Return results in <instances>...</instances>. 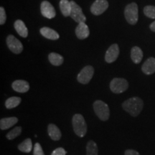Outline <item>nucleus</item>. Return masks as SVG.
<instances>
[{
	"instance_id": "1",
	"label": "nucleus",
	"mask_w": 155,
	"mask_h": 155,
	"mask_svg": "<svg viewBox=\"0 0 155 155\" xmlns=\"http://www.w3.org/2000/svg\"><path fill=\"white\" fill-rule=\"evenodd\" d=\"M144 107V102L139 97H132L122 104V108L125 111L134 117L138 116Z\"/></svg>"
},
{
	"instance_id": "2",
	"label": "nucleus",
	"mask_w": 155,
	"mask_h": 155,
	"mask_svg": "<svg viewBox=\"0 0 155 155\" xmlns=\"http://www.w3.org/2000/svg\"><path fill=\"white\" fill-rule=\"evenodd\" d=\"M73 127L74 132L78 137H83L86 134L88 127L83 116L80 114H76L73 117Z\"/></svg>"
},
{
	"instance_id": "3",
	"label": "nucleus",
	"mask_w": 155,
	"mask_h": 155,
	"mask_svg": "<svg viewBox=\"0 0 155 155\" xmlns=\"http://www.w3.org/2000/svg\"><path fill=\"white\" fill-rule=\"evenodd\" d=\"M94 109L96 116L101 121H107L110 116V110L106 103L101 100H97L94 103Z\"/></svg>"
},
{
	"instance_id": "4",
	"label": "nucleus",
	"mask_w": 155,
	"mask_h": 155,
	"mask_svg": "<svg viewBox=\"0 0 155 155\" xmlns=\"http://www.w3.org/2000/svg\"><path fill=\"white\" fill-rule=\"evenodd\" d=\"M124 15L128 23L130 25L137 24L139 19L138 5L134 2L128 5L125 7Z\"/></svg>"
},
{
	"instance_id": "5",
	"label": "nucleus",
	"mask_w": 155,
	"mask_h": 155,
	"mask_svg": "<svg viewBox=\"0 0 155 155\" xmlns=\"http://www.w3.org/2000/svg\"><path fill=\"white\" fill-rule=\"evenodd\" d=\"M129 88V83L124 78H116L110 83V89L114 94H121Z\"/></svg>"
},
{
	"instance_id": "6",
	"label": "nucleus",
	"mask_w": 155,
	"mask_h": 155,
	"mask_svg": "<svg viewBox=\"0 0 155 155\" xmlns=\"http://www.w3.org/2000/svg\"><path fill=\"white\" fill-rule=\"evenodd\" d=\"M71 14H70V17H72L73 20L75 22L79 23L81 22H85L86 20V17L83 14L82 9L79 5H78L76 2L74 1L71 2Z\"/></svg>"
},
{
	"instance_id": "7",
	"label": "nucleus",
	"mask_w": 155,
	"mask_h": 155,
	"mask_svg": "<svg viewBox=\"0 0 155 155\" xmlns=\"http://www.w3.org/2000/svg\"><path fill=\"white\" fill-rule=\"evenodd\" d=\"M94 74V68L91 65H87L81 70V72L78 75L77 80L82 84H87L92 79Z\"/></svg>"
},
{
	"instance_id": "8",
	"label": "nucleus",
	"mask_w": 155,
	"mask_h": 155,
	"mask_svg": "<svg viewBox=\"0 0 155 155\" xmlns=\"http://www.w3.org/2000/svg\"><path fill=\"white\" fill-rule=\"evenodd\" d=\"M7 45L9 49L15 54H19L22 52L23 45L18 39L14 35H9L7 38Z\"/></svg>"
},
{
	"instance_id": "9",
	"label": "nucleus",
	"mask_w": 155,
	"mask_h": 155,
	"mask_svg": "<svg viewBox=\"0 0 155 155\" xmlns=\"http://www.w3.org/2000/svg\"><path fill=\"white\" fill-rule=\"evenodd\" d=\"M108 7V2L106 0H96L91 7V12L93 15H101L105 12Z\"/></svg>"
},
{
	"instance_id": "10",
	"label": "nucleus",
	"mask_w": 155,
	"mask_h": 155,
	"mask_svg": "<svg viewBox=\"0 0 155 155\" xmlns=\"http://www.w3.org/2000/svg\"><path fill=\"white\" fill-rule=\"evenodd\" d=\"M40 11H41L42 16L48 19H53L55 17L56 12L55 8L51 5V3H50L48 1H43L41 3Z\"/></svg>"
},
{
	"instance_id": "11",
	"label": "nucleus",
	"mask_w": 155,
	"mask_h": 155,
	"mask_svg": "<svg viewBox=\"0 0 155 155\" xmlns=\"http://www.w3.org/2000/svg\"><path fill=\"white\" fill-rule=\"evenodd\" d=\"M119 55V48L117 44H113L106 51L105 60L106 63H112L116 61Z\"/></svg>"
},
{
	"instance_id": "12",
	"label": "nucleus",
	"mask_w": 155,
	"mask_h": 155,
	"mask_svg": "<svg viewBox=\"0 0 155 155\" xmlns=\"http://www.w3.org/2000/svg\"><path fill=\"white\" fill-rule=\"evenodd\" d=\"M75 35L77 38L80 40H84L88 38L90 35V30H89L88 25L85 22L79 23L75 29Z\"/></svg>"
},
{
	"instance_id": "13",
	"label": "nucleus",
	"mask_w": 155,
	"mask_h": 155,
	"mask_svg": "<svg viewBox=\"0 0 155 155\" xmlns=\"http://www.w3.org/2000/svg\"><path fill=\"white\" fill-rule=\"evenodd\" d=\"M141 71L146 75H152L155 73V58H149L141 66Z\"/></svg>"
},
{
	"instance_id": "14",
	"label": "nucleus",
	"mask_w": 155,
	"mask_h": 155,
	"mask_svg": "<svg viewBox=\"0 0 155 155\" xmlns=\"http://www.w3.org/2000/svg\"><path fill=\"white\" fill-rule=\"evenodd\" d=\"M13 90L18 93H26L30 89V85L28 82L23 80H17L14 81L12 85Z\"/></svg>"
},
{
	"instance_id": "15",
	"label": "nucleus",
	"mask_w": 155,
	"mask_h": 155,
	"mask_svg": "<svg viewBox=\"0 0 155 155\" xmlns=\"http://www.w3.org/2000/svg\"><path fill=\"white\" fill-rule=\"evenodd\" d=\"M40 34L44 37V38L49 39V40H57L60 38L59 34H58L55 30H54L51 28H46V27H45V28H42L40 29Z\"/></svg>"
},
{
	"instance_id": "16",
	"label": "nucleus",
	"mask_w": 155,
	"mask_h": 155,
	"mask_svg": "<svg viewBox=\"0 0 155 155\" xmlns=\"http://www.w3.org/2000/svg\"><path fill=\"white\" fill-rule=\"evenodd\" d=\"M48 131L49 137L53 141H58L61 138V132L57 126L53 124H50L48 127Z\"/></svg>"
},
{
	"instance_id": "17",
	"label": "nucleus",
	"mask_w": 155,
	"mask_h": 155,
	"mask_svg": "<svg viewBox=\"0 0 155 155\" xmlns=\"http://www.w3.org/2000/svg\"><path fill=\"white\" fill-rule=\"evenodd\" d=\"M15 30L17 31V32L19 35L22 38H26L28 35V30L27 28L26 25H25V23L23 22V21L20 20V19H17L15 21V25H14Z\"/></svg>"
},
{
	"instance_id": "18",
	"label": "nucleus",
	"mask_w": 155,
	"mask_h": 155,
	"mask_svg": "<svg viewBox=\"0 0 155 155\" xmlns=\"http://www.w3.org/2000/svg\"><path fill=\"white\" fill-rule=\"evenodd\" d=\"M18 122V119L17 117L3 118L0 120V129L2 130H6L9 128L13 127Z\"/></svg>"
},
{
	"instance_id": "19",
	"label": "nucleus",
	"mask_w": 155,
	"mask_h": 155,
	"mask_svg": "<svg viewBox=\"0 0 155 155\" xmlns=\"http://www.w3.org/2000/svg\"><path fill=\"white\" fill-rule=\"evenodd\" d=\"M131 58L135 64L141 63L143 58V52L140 48L134 46L131 48Z\"/></svg>"
},
{
	"instance_id": "20",
	"label": "nucleus",
	"mask_w": 155,
	"mask_h": 155,
	"mask_svg": "<svg viewBox=\"0 0 155 155\" xmlns=\"http://www.w3.org/2000/svg\"><path fill=\"white\" fill-rule=\"evenodd\" d=\"M48 59H49L50 63L52 65H55V66H59L61 65L64 62V58L60 54L55 53H51L48 55Z\"/></svg>"
},
{
	"instance_id": "21",
	"label": "nucleus",
	"mask_w": 155,
	"mask_h": 155,
	"mask_svg": "<svg viewBox=\"0 0 155 155\" xmlns=\"http://www.w3.org/2000/svg\"><path fill=\"white\" fill-rule=\"evenodd\" d=\"M60 9L64 17H70L71 10V2H69L68 0H61Z\"/></svg>"
},
{
	"instance_id": "22",
	"label": "nucleus",
	"mask_w": 155,
	"mask_h": 155,
	"mask_svg": "<svg viewBox=\"0 0 155 155\" xmlns=\"http://www.w3.org/2000/svg\"><path fill=\"white\" fill-rule=\"evenodd\" d=\"M21 98L17 96H13L10 97V98H7L5 101V106L7 109H12V108H14L17 107V106L19 105V104L21 103Z\"/></svg>"
},
{
	"instance_id": "23",
	"label": "nucleus",
	"mask_w": 155,
	"mask_h": 155,
	"mask_svg": "<svg viewBox=\"0 0 155 155\" xmlns=\"http://www.w3.org/2000/svg\"><path fill=\"white\" fill-rule=\"evenodd\" d=\"M18 149L19 151L24 153H30L32 149V143L31 139L28 138L23 141L21 144L18 145Z\"/></svg>"
},
{
	"instance_id": "24",
	"label": "nucleus",
	"mask_w": 155,
	"mask_h": 155,
	"mask_svg": "<svg viewBox=\"0 0 155 155\" xmlns=\"http://www.w3.org/2000/svg\"><path fill=\"white\" fill-rule=\"evenodd\" d=\"M98 149L95 141H89L86 146V155H98Z\"/></svg>"
},
{
	"instance_id": "25",
	"label": "nucleus",
	"mask_w": 155,
	"mask_h": 155,
	"mask_svg": "<svg viewBox=\"0 0 155 155\" xmlns=\"http://www.w3.org/2000/svg\"><path fill=\"white\" fill-rule=\"evenodd\" d=\"M21 133H22V128H21V127H17L9 131L6 137L9 140H12V139H15L18 136L20 135Z\"/></svg>"
},
{
	"instance_id": "26",
	"label": "nucleus",
	"mask_w": 155,
	"mask_h": 155,
	"mask_svg": "<svg viewBox=\"0 0 155 155\" xmlns=\"http://www.w3.org/2000/svg\"><path fill=\"white\" fill-rule=\"evenodd\" d=\"M144 13L147 17L151 19H155V7L149 5L144 8Z\"/></svg>"
},
{
	"instance_id": "27",
	"label": "nucleus",
	"mask_w": 155,
	"mask_h": 155,
	"mask_svg": "<svg viewBox=\"0 0 155 155\" xmlns=\"http://www.w3.org/2000/svg\"><path fill=\"white\" fill-rule=\"evenodd\" d=\"M33 155H45L41 145H40V144H39L38 142H37L35 145Z\"/></svg>"
},
{
	"instance_id": "28",
	"label": "nucleus",
	"mask_w": 155,
	"mask_h": 155,
	"mask_svg": "<svg viewBox=\"0 0 155 155\" xmlns=\"http://www.w3.org/2000/svg\"><path fill=\"white\" fill-rule=\"evenodd\" d=\"M7 20V15H6L5 9L3 7H0V25H2L6 22Z\"/></svg>"
},
{
	"instance_id": "29",
	"label": "nucleus",
	"mask_w": 155,
	"mask_h": 155,
	"mask_svg": "<svg viewBox=\"0 0 155 155\" xmlns=\"http://www.w3.org/2000/svg\"><path fill=\"white\" fill-rule=\"evenodd\" d=\"M67 152L64 150L62 147H59V148L55 149V150L52 152L51 155H66Z\"/></svg>"
},
{
	"instance_id": "30",
	"label": "nucleus",
	"mask_w": 155,
	"mask_h": 155,
	"mask_svg": "<svg viewBox=\"0 0 155 155\" xmlns=\"http://www.w3.org/2000/svg\"><path fill=\"white\" fill-rule=\"evenodd\" d=\"M124 155H140L137 151L134 150H127L125 151Z\"/></svg>"
},
{
	"instance_id": "31",
	"label": "nucleus",
	"mask_w": 155,
	"mask_h": 155,
	"mask_svg": "<svg viewBox=\"0 0 155 155\" xmlns=\"http://www.w3.org/2000/svg\"><path fill=\"white\" fill-rule=\"evenodd\" d=\"M150 30H151L155 32V21H154V22H153L152 24L150 25Z\"/></svg>"
}]
</instances>
